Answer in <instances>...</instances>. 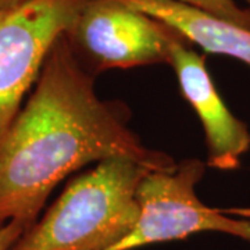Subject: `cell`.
Listing matches in <instances>:
<instances>
[{"label":"cell","instance_id":"cell-1","mask_svg":"<svg viewBox=\"0 0 250 250\" xmlns=\"http://www.w3.org/2000/svg\"><path fill=\"white\" fill-rule=\"evenodd\" d=\"M126 108L102 100L65 34L52 46L27 103L0 135V227L29 229L53 189L90 163L126 159L170 171L167 153L146 147L128 128Z\"/></svg>","mask_w":250,"mask_h":250},{"label":"cell","instance_id":"cell-2","mask_svg":"<svg viewBox=\"0 0 250 250\" xmlns=\"http://www.w3.org/2000/svg\"><path fill=\"white\" fill-rule=\"evenodd\" d=\"M65 36L90 75L168 62L179 34L120 0H85Z\"/></svg>","mask_w":250,"mask_h":250},{"label":"cell","instance_id":"cell-3","mask_svg":"<svg viewBox=\"0 0 250 250\" xmlns=\"http://www.w3.org/2000/svg\"><path fill=\"white\" fill-rule=\"evenodd\" d=\"M85 0H28L0 11V135L35 85L54 42L65 34Z\"/></svg>","mask_w":250,"mask_h":250},{"label":"cell","instance_id":"cell-4","mask_svg":"<svg viewBox=\"0 0 250 250\" xmlns=\"http://www.w3.org/2000/svg\"><path fill=\"white\" fill-rule=\"evenodd\" d=\"M168 64L175 71L179 89L195 110L205 129L207 161L214 170L232 171L250 149V131L227 107L206 67V57L179 35L170 47Z\"/></svg>","mask_w":250,"mask_h":250},{"label":"cell","instance_id":"cell-5","mask_svg":"<svg viewBox=\"0 0 250 250\" xmlns=\"http://www.w3.org/2000/svg\"><path fill=\"white\" fill-rule=\"evenodd\" d=\"M160 20L207 53L236 59L250 67V29L175 0H120Z\"/></svg>","mask_w":250,"mask_h":250},{"label":"cell","instance_id":"cell-6","mask_svg":"<svg viewBox=\"0 0 250 250\" xmlns=\"http://www.w3.org/2000/svg\"><path fill=\"white\" fill-rule=\"evenodd\" d=\"M189 7L202 10L207 14L229 21L232 24L250 29V11L241 7L235 0H175Z\"/></svg>","mask_w":250,"mask_h":250},{"label":"cell","instance_id":"cell-7","mask_svg":"<svg viewBox=\"0 0 250 250\" xmlns=\"http://www.w3.org/2000/svg\"><path fill=\"white\" fill-rule=\"evenodd\" d=\"M27 229L17 223L0 227V250H9Z\"/></svg>","mask_w":250,"mask_h":250},{"label":"cell","instance_id":"cell-8","mask_svg":"<svg viewBox=\"0 0 250 250\" xmlns=\"http://www.w3.org/2000/svg\"><path fill=\"white\" fill-rule=\"evenodd\" d=\"M25 1H28V0H0V11L20 6V4H22Z\"/></svg>","mask_w":250,"mask_h":250},{"label":"cell","instance_id":"cell-9","mask_svg":"<svg viewBox=\"0 0 250 250\" xmlns=\"http://www.w3.org/2000/svg\"><path fill=\"white\" fill-rule=\"evenodd\" d=\"M245 3H246V9L250 11V0H245Z\"/></svg>","mask_w":250,"mask_h":250}]
</instances>
